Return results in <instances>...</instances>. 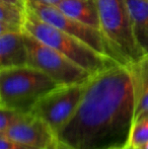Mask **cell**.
Returning a JSON list of instances; mask_svg holds the SVG:
<instances>
[{
    "mask_svg": "<svg viewBox=\"0 0 148 149\" xmlns=\"http://www.w3.org/2000/svg\"><path fill=\"white\" fill-rule=\"evenodd\" d=\"M146 1H147V2H148V0H146Z\"/></svg>",
    "mask_w": 148,
    "mask_h": 149,
    "instance_id": "obj_23",
    "label": "cell"
},
{
    "mask_svg": "<svg viewBox=\"0 0 148 149\" xmlns=\"http://www.w3.org/2000/svg\"><path fill=\"white\" fill-rule=\"evenodd\" d=\"M24 31L59 51L91 75L118 63L112 58L99 54L77 38L43 22L28 9Z\"/></svg>",
    "mask_w": 148,
    "mask_h": 149,
    "instance_id": "obj_3",
    "label": "cell"
},
{
    "mask_svg": "<svg viewBox=\"0 0 148 149\" xmlns=\"http://www.w3.org/2000/svg\"><path fill=\"white\" fill-rule=\"evenodd\" d=\"M26 8L0 1V33L24 31Z\"/></svg>",
    "mask_w": 148,
    "mask_h": 149,
    "instance_id": "obj_13",
    "label": "cell"
},
{
    "mask_svg": "<svg viewBox=\"0 0 148 149\" xmlns=\"http://www.w3.org/2000/svg\"><path fill=\"white\" fill-rule=\"evenodd\" d=\"M134 119L132 71L117 63L91 75L78 108L56 135L72 149L127 148Z\"/></svg>",
    "mask_w": 148,
    "mask_h": 149,
    "instance_id": "obj_1",
    "label": "cell"
},
{
    "mask_svg": "<svg viewBox=\"0 0 148 149\" xmlns=\"http://www.w3.org/2000/svg\"><path fill=\"white\" fill-rule=\"evenodd\" d=\"M28 65L24 31L0 33V69Z\"/></svg>",
    "mask_w": 148,
    "mask_h": 149,
    "instance_id": "obj_9",
    "label": "cell"
},
{
    "mask_svg": "<svg viewBox=\"0 0 148 149\" xmlns=\"http://www.w3.org/2000/svg\"><path fill=\"white\" fill-rule=\"evenodd\" d=\"M84 84L60 85L42 97L31 114L44 120L57 134L78 108L84 91Z\"/></svg>",
    "mask_w": 148,
    "mask_h": 149,
    "instance_id": "obj_6",
    "label": "cell"
},
{
    "mask_svg": "<svg viewBox=\"0 0 148 149\" xmlns=\"http://www.w3.org/2000/svg\"><path fill=\"white\" fill-rule=\"evenodd\" d=\"M47 149H72V148H70L69 146H67L66 144L62 143V142H60L59 140L57 139L53 144H52V145H50Z\"/></svg>",
    "mask_w": 148,
    "mask_h": 149,
    "instance_id": "obj_17",
    "label": "cell"
},
{
    "mask_svg": "<svg viewBox=\"0 0 148 149\" xmlns=\"http://www.w3.org/2000/svg\"><path fill=\"white\" fill-rule=\"evenodd\" d=\"M59 86L31 65L0 69V107L31 114L42 97Z\"/></svg>",
    "mask_w": 148,
    "mask_h": 149,
    "instance_id": "obj_2",
    "label": "cell"
},
{
    "mask_svg": "<svg viewBox=\"0 0 148 149\" xmlns=\"http://www.w3.org/2000/svg\"><path fill=\"white\" fill-rule=\"evenodd\" d=\"M1 134L33 149H47L57 140L52 128L33 114H28Z\"/></svg>",
    "mask_w": 148,
    "mask_h": 149,
    "instance_id": "obj_8",
    "label": "cell"
},
{
    "mask_svg": "<svg viewBox=\"0 0 148 149\" xmlns=\"http://www.w3.org/2000/svg\"><path fill=\"white\" fill-rule=\"evenodd\" d=\"M103 33L114 60L131 65L145 57L133 35L126 0H94Z\"/></svg>",
    "mask_w": 148,
    "mask_h": 149,
    "instance_id": "obj_4",
    "label": "cell"
},
{
    "mask_svg": "<svg viewBox=\"0 0 148 149\" xmlns=\"http://www.w3.org/2000/svg\"><path fill=\"white\" fill-rule=\"evenodd\" d=\"M130 14L133 35L141 53L148 56V2L146 0H126Z\"/></svg>",
    "mask_w": 148,
    "mask_h": 149,
    "instance_id": "obj_11",
    "label": "cell"
},
{
    "mask_svg": "<svg viewBox=\"0 0 148 149\" xmlns=\"http://www.w3.org/2000/svg\"><path fill=\"white\" fill-rule=\"evenodd\" d=\"M112 149H126V148H112Z\"/></svg>",
    "mask_w": 148,
    "mask_h": 149,
    "instance_id": "obj_21",
    "label": "cell"
},
{
    "mask_svg": "<svg viewBox=\"0 0 148 149\" xmlns=\"http://www.w3.org/2000/svg\"><path fill=\"white\" fill-rule=\"evenodd\" d=\"M126 149H133V148H129V147H127Z\"/></svg>",
    "mask_w": 148,
    "mask_h": 149,
    "instance_id": "obj_22",
    "label": "cell"
},
{
    "mask_svg": "<svg viewBox=\"0 0 148 149\" xmlns=\"http://www.w3.org/2000/svg\"><path fill=\"white\" fill-rule=\"evenodd\" d=\"M129 66L134 83L135 124L148 116V56Z\"/></svg>",
    "mask_w": 148,
    "mask_h": 149,
    "instance_id": "obj_10",
    "label": "cell"
},
{
    "mask_svg": "<svg viewBox=\"0 0 148 149\" xmlns=\"http://www.w3.org/2000/svg\"><path fill=\"white\" fill-rule=\"evenodd\" d=\"M139 149H148V142H147L146 144H144V145H143L142 147H141V148H139Z\"/></svg>",
    "mask_w": 148,
    "mask_h": 149,
    "instance_id": "obj_20",
    "label": "cell"
},
{
    "mask_svg": "<svg viewBox=\"0 0 148 149\" xmlns=\"http://www.w3.org/2000/svg\"><path fill=\"white\" fill-rule=\"evenodd\" d=\"M56 7L66 15L99 30V17L94 0H62Z\"/></svg>",
    "mask_w": 148,
    "mask_h": 149,
    "instance_id": "obj_12",
    "label": "cell"
},
{
    "mask_svg": "<svg viewBox=\"0 0 148 149\" xmlns=\"http://www.w3.org/2000/svg\"><path fill=\"white\" fill-rule=\"evenodd\" d=\"M0 149H33L0 133Z\"/></svg>",
    "mask_w": 148,
    "mask_h": 149,
    "instance_id": "obj_16",
    "label": "cell"
},
{
    "mask_svg": "<svg viewBox=\"0 0 148 149\" xmlns=\"http://www.w3.org/2000/svg\"><path fill=\"white\" fill-rule=\"evenodd\" d=\"M32 1H36L42 4H46V5H52V6H57L62 0H32Z\"/></svg>",
    "mask_w": 148,
    "mask_h": 149,
    "instance_id": "obj_19",
    "label": "cell"
},
{
    "mask_svg": "<svg viewBox=\"0 0 148 149\" xmlns=\"http://www.w3.org/2000/svg\"><path fill=\"white\" fill-rule=\"evenodd\" d=\"M26 115L28 114H24L15 110L0 107V133L5 132L11 126L24 119Z\"/></svg>",
    "mask_w": 148,
    "mask_h": 149,
    "instance_id": "obj_15",
    "label": "cell"
},
{
    "mask_svg": "<svg viewBox=\"0 0 148 149\" xmlns=\"http://www.w3.org/2000/svg\"><path fill=\"white\" fill-rule=\"evenodd\" d=\"M0 1H4L10 4H14V5L20 6V7H24V8H26V4H28V0H0Z\"/></svg>",
    "mask_w": 148,
    "mask_h": 149,
    "instance_id": "obj_18",
    "label": "cell"
},
{
    "mask_svg": "<svg viewBox=\"0 0 148 149\" xmlns=\"http://www.w3.org/2000/svg\"><path fill=\"white\" fill-rule=\"evenodd\" d=\"M26 9L33 12L43 22L77 38L101 55L114 59L109 46L101 30L99 29L87 26L83 22L66 15L62 11H60L56 6L46 5L36 1L28 0Z\"/></svg>",
    "mask_w": 148,
    "mask_h": 149,
    "instance_id": "obj_7",
    "label": "cell"
},
{
    "mask_svg": "<svg viewBox=\"0 0 148 149\" xmlns=\"http://www.w3.org/2000/svg\"><path fill=\"white\" fill-rule=\"evenodd\" d=\"M148 142V116L137 121L133 125L130 140L127 147L139 149Z\"/></svg>",
    "mask_w": 148,
    "mask_h": 149,
    "instance_id": "obj_14",
    "label": "cell"
},
{
    "mask_svg": "<svg viewBox=\"0 0 148 149\" xmlns=\"http://www.w3.org/2000/svg\"><path fill=\"white\" fill-rule=\"evenodd\" d=\"M28 52V65L40 69L60 85L83 84L91 74L59 51L40 42L24 31Z\"/></svg>",
    "mask_w": 148,
    "mask_h": 149,
    "instance_id": "obj_5",
    "label": "cell"
}]
</instances>
